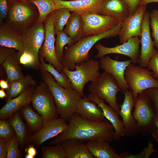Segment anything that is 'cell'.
Masks as SVG:
<instances>
[{
    "instance_id": "bcb514c9",
    "label": "cell",
    "mask_w": 158,
    "mask_h": 158,
    "mask_svg": "<svg viewBox=\"0 0 158 158\" xmlns=\"http://www.w3.org/2000/svg\"><path fill=\"white\" fill-rule=\"evenodd\" d=\"M142 0H124L128 6L129 16L133 15L135 12L140 1Z\"/></svg>"
},
{
    "instance_id": "8fae6325",
    "label": "cell",
    "mask_w": 158,
    "mask_h": 158,
    "mask_svg": "<svg viewBox=\"0 0 158 158\" xmlns=\"http://www.w3.org/2000/svg\"><path fill=\"white\" fill-rule=\"evenodd\" d=\"M80 15L83 23V37L106 32L121 23L112 17L96 13H87Z\"/></svg>"
},
{
    "instance_id": "816d5d0a",
    "label": "cell",
    "mask_w": 158,
    "mask_h": 158,
    "mask_svg": "<svg viewBox=\"0 0 158 158\" xmlns=\"http://www.w3.org/2000/svg\"><path fill=\"white\" fill-rule=\"evenodd\" d=\"M153 2H158V0H142L140 2L139 6L147 4L149 3Z\"/></svg>"
},
{
    "instance_id": "ee69618b",
    "label": "cell",
    "mask_w": 158,
    "mask_h": 158,
    "mask_svg": "<svg viewBox=\"0 0 158 158\" xmlns=\"http://www.w3.org/2000/svg\"><path fill=\"white\" fill-rule=\"evenodd\" d=\"M19 61L20 64L33 67L34 64L33 58L30 54L25 51L20 56Z\"/></svg>"
},
{
    "instance_id": "f907efd6",
    "label": "cell",
    "mask_w": 158,
    "mask_h": 158,
    "mask_svg": "<svg viewBox=\"0 0 158 158\" xmlns=\"http://www.w3.org/2000/svg\"><path fill=\"white\" fill-rule=\"evenodd\" d=\"M0 86L2 89L7 90L9 87V82L6 80L1 79L0 80Z\"/></svg>"
},
{
    "instance_id": "30bf717a",
    "label": "cell",
    "mask_w": 158,
    "mask_h": 158,
    "mask_svg": "<svg viewBox=\"0 0 158 158\" xmlns=\"http://www.w3.org/2000/svg\"><path fill=\"white\" fill-rule=\"evenodd\" d=\"M45 33L43 23L37 22L21 34L24 51L33 57L34 64L32 68L36 70L40 69L39 53L44 40Z\"/></svg>"
},
{
    "instance_id": "cb8c5ba5",
    "label": "cell",
    "mask_w": 158,
    "mask_h": 158,
    "mask_svg": "<svg viewBox=\"0 0 158 158\" xmlns=\"http://www.w3.org/2000/svg\"><path fill=\"white\" fill-rule=\"evenodd\" d=\"M0 45L17 50L20 56L24 51L21 33L7 24L1 25Z\"/></svg>"
},
{
    "instance_id": "7dc6e473",
    "label": "cell",
    "mask_w": 158,
    "mask_h": 158,
    "mask_svg": "<svg viewBox=\"0 0 158 158\" xmlns=\"http://www.w3.org/2000/svg\"><path fill=\"white\" fill-rule=\"evenodd\" d=\"M7 140L0 138V158H6Z\"/></svg>"
},
{
    "instance_id": "74e56055",
    "label": "cell",
    "mask_w": 158,
    "mask_h": 158,
    "mask_svg": "<svg viewBox=\"0 0 158 158\" xmlns=\"http://www.w3.org/2000/svg\"><path fill=\"white\" fill-rule=\"evenodd\" d=\"M150 25L155 47L158 50V10L153 9L150 13Z\"/></svg>"
},
{
    "instance_id": "db71d44e",
    "label": "cell",
    "mask_w": 158,
    "mask_h": 158,
    "mask_svg": "<svg viewBox=\"0 0 158 158\" xmlns=\"http://www.w3.org/2000/svg\"><path fill=\"white\" fill-rule=\"evenodd\" d=\"M25 158H34V157L30 154H26V155L25 156Z\"/></svg>"
},
{
    "instance_id": "f6af8a7d",
    "label": "cell",
    "mask_w": 158,
    "mask_h": 158,
    "mask_svg": "<svg viewBox=\"0 0 158 158\" xmlns=\"http://www.w3.org/2000/svg\"><path fill=\"white\" fill-rule=\"evenodd\" d=\"M8 0H0V22L2 23L8 12Z\"/></svg>"
},
{
    "instance_id": "d4e9b609",
    "label": "cell",
    "mask_w": 158,
    "mask_h": 158,
    "mask_svg": "<svg viewBox=\"0 0 158 158\" xmlns=\"http://www.w3.org/2000/svg\"><path fill=\"white\" fill-rule=\"evenodd\" d=\"M61 143L65 150L66 158H94L84 141L71 138L64 140Z\"/></svg>"
},
{
    "instance_id": "836d02e7",
    "label": "cell",
    "mask_w": 158,
    "mask_h": 158,
    "mask_svg": "<svg viewBox=\"0 0 158 158\" xmlns=\"http://www.w3.org/2000/svg\"><path fill=\"white\" fill-rule=\"evenodd\" d=\"M54 19L55 33L63 30L70 16L69 10L66 8H56L51 13Z\"/></svg>"
},
{
    "instance_id": "7c38bea8",
    "label": "cell",
    "mask_w": 158,
    "mask_h": 158,
    "mask_svg": "<svg viewBox=\"0 0 158 158\" xmlns=\"http://www.w3.org/2000/svg\"><path fill=\"white\" fill-rule=\"evenodd\" d=\"M43 23L45 26V37L39 53V57L51 63L59 72L62 73L63 66L58 60L55 50L56 39L54 19L51 14L47 16Z\"/></svg>"
},
{
    "instance_id": "6da1fadb",
    "label": "cell",
    "mask_w": 158,
    "mask_h": 158,
    "mask_svg": "<svg viewBox=\"0 0 158 158\" xmlns=\"http://www.w3.org/2000/svg\"><path fill=\"white\" fill-rule=\"evenodd\" d=\"M68 121L66 130L49 144L54 145L71 138L84 142L107 141L111 142L113 140L115 129L108 120L101 122L92 121L83 118L75 112Z\"/></svg>"
},
{
    "instance_id": "8d00e7d4",
    "label": "cell",
    "mask_w": 158,
    "mask_h": 158,
    "mask_svg": "<svg viewBox=\"0 0 158 158\" xmlns=\"http://www.w3.org/2000/svg\"><path fill=\"white\" fill-rule=\"evenodd\" d=\"M19 145V142L16 134L7 140L6 158H19L22 157L18 148Z\"/></svg>"
},
{
    "instance_id": "d6986e66",
    "label": "cell",
    "mask_w": 158,
    "mask_h": 158,
    "mask_svg": "<svg viewBox=\"0 0 158 158\" xmlns=\"http://www.w3.org/2000/svg\"><path fill=\"white\" fill-rule=\"evenodd\" d=\"M56 8H66L70 11L80 15L94 13L99 14L101 3L103 0H54Z\"/></svg>"
},
{
    "instance_id": "ba28073f",
    "label": "cell",
    "mask_w": 158,
    "mask_h": 158,
    "mask_svg": "<svg viewBox=\"0 0 158 158\" xmlns=\"http://www.w3.org/2000/svg\"><path fill=\"white\" fill-rule=\"evenodd\" d=\"M90 93L107 103L119 115L120 105L118 103L117 95L121 91L114 77L104 71L88 87Z\"/></svg>"
},
{
    "instance_id": "e575fe53",
    "label": "cell",
    "mask_w": 158,
    "mask_h": 158,
    "mask_svg": "<svg viewBox=\"0 0 158 158\" xmlns=\"http://www.w3.org/2000/svg\"><path fill=\"white\" fill-rule=\"evenodd\" d=\"M55 43V50L57 58L63 65L62 59L64 47L67 44L71 46L75 42L63 30L58 32L57 35Z\"/></svg>"
},
{
    "instance_id": "c3c4849f",
    "label": "cell",
    "mask_w": 158,
    "mask_h": 158,
    "mask_svg": "<svg viewBox=\"0 0 158 158\" xmlns=\"http://www.w3.org/2000/svg\"><path fill=\"white\" fill-rule=\"evenodd\" d=\"M26 154H30L35 157L37 154V150L33 145H30L26 147L25 149Z\"/></svg>"
},
{
    "instance_id": "4fadbf2b",
    "label": "cell",
    "mask_w": 158,
    "mask_h": 158,
    "mask_svg": "<svg viewBox=\"0 0 158 158\" xmlns=\"http://www.w3.org/2000/svg\"><path fill=\"white\" fill-rule=\"evenodd\" d=\"M140 38L138 36L131 37L126 42L114 47H107L97 43L94 45L95 47L98 51L95 57L96 59L101 58L109 54H119L129 57L130 58L132 63L138 64L140 55Z\"/></svg>"
},
{
    "instance_id": "11a10c76",
    "label": "cell",
    "mask_w": 158,
    "mask_h": 158,
    "mask_svg": "<svg viewBox=\"0 0 158 158\" xmlns=\"http://www.w3.org/2000/svg\"><path fill=\"white\" fill-rule=\"evenodd\" d=\"M25 0H8V1H25Z\"/></svg>"
},
{
    "instance_id": "f5cc1de1",
    "label": "cell",
    "mask_w": 158,
    "mask_h": 158,
    "mask_svg": "<svg viewBox=\"0 0 158 158\" xmlns=\"http://www.w3.org/2000/svg\"><path fill=\"white\" fill-rule=\"evenodd\" d=\"M7 96V94L4 90V89H1L0 90V98L3 99L6 97Z\"/></svg>"
},
{
    "instance_id": "f1b7e54d",
    "label": "cell",
    "mask_w": 158,
    "mask_h": 158,
    "mask_svg": "<svg viewBox=\"0 0 158 158\" xmlns=\"http://www.w3.org/2000/svg\"><path fill=\"white\" fill-rule=\"evenodd\" d=\"M83 23L81 15L73 12L63 31L69 36L75 43L83 37Z\"/></svg>"
},
{
    "instance_id": "83f0119b",
    "label": "cell",
    "mask_w": 158,
    "mask_h": 158,
    "mask_svg": "<svg viewBox=\"0 0 158 158\" xmlns=\"http://www.w3.org/2000/svg\"><path fill=\"white\" fill-rule=\"evenodd\" d=\"M20 56L18 51L9 56L2 64L9 83L23 77L24 76L20 66Z\"/></svg>"
},
{
    "instance_id": "8992f818",
    "label": "cell",
    "mask_w": 158,
    "mask_h": 158,
    "mask_svg": "<svg viewBox=\"0 0 158 158\" xmlns=\"http://www.w3.org/2000/svg\"><path fill=\"white\" fill-rule=\"evenodd\" d=\"M100 67L99 61L90 59L80 65H76L74 70L63 67V71L69 80L72 87L83 97L86 83L94 81L101 75L99 71Z\"/></svg>"
},
{
    "instance_id": "7402d4cb",
    "label": "cell",
    "mask_w": 158,
    "mask_h": 158,
    "mask_svg": "<svg viewBox=\"0 0 158 158\" xmlns=\"http://www.w3.org/2000/svg\"><path fill=\"white\" fill-rule=\"evenodd\" d=\"M99 14L112 17L123 22L129 16V9L124 0H103Z\"/></svg>"
},
{
    "instance_id": "9f6ffc18",
    "label": "cell",
    "mask_w": 158,
    "mask_h": 158,
    "mask_svg": "<svg viewBox=\"0 0 158 158\" xmlns=\"http://www.w3.org/2000/svg\"><path fill=\"white\" fill-rule=\"evenodd\" d=\"M64 1H70V0H62Z\"/></svg>"
},
{
    "instance_id": "e0dca14e",
    "label": "cell",
    "mask_w": 158,
    "mask_h": 158,
    "mask_svg": "<svg viewBox=\"0 0 158 158\" xmlns=\"http://www.w3.org/2000/svg\"><path fill=\"white\" fill-rule=\"evenodd\" d=\"M123 93L125 97L123 104L120 105L119 115L122 118L124 136L135 137L138 133L137 123L132 113L135 101L131 90Z\"/></svg>"
},
{
    "instance_id": "2e32d148",
    "label": "cell",
    "mask_w": 158,
    "mask_h": 158,
    "mask_svg": "<svg viewBox=\"0 0 158 158\" xmlns=\"http://www.w3.org/2000/svg\"><path fill=\"white\" fill-rule=\"evenodd\" d=\"M99 61L100 67L114 77L121 91L123 93L130 89L125 80L124 73L126 67L132 63L131 59L118 61L105 55L100 58Z\"/></svg>"
},
{
    "instance_id": "681fc988",
    "label": "cell",
    "mask_w": 158,
    "mask_h": 158,
    "mask_svg": "<svg viewBox=\"0 0 158 158\" xmlns=\"http://www.w3.org/2000/svg\"><path fill=\"white\" fill-rule=\"evenodd\" d=\"M155 123L157 129L152 134V135L155 141L158 143V115H157L156 116Z\"/></svg>"
},
{
    "instance_id": "7bdbcfd3",
    "label": "cell",
    "mask_w": 158,
    "mask_h": 158,
    "mask_svg": "<svg viewBox=\"0 0 158 158\" xmlns=\"http://www.w3.org/2000/svg\"><path fill=\"white\" fill-rule=\"evenodd\" d=\"M15 49L11 48L0 46V64L2 65L5 60L15 51Z\"/></svg>"
},
{
    "instance_id": "7a4b0ae2",
    "label": "cell",
    "mask_w": 158,
    "mask_h": 158,
    "mask_svg": "<svg viewBox=\"0 0 158 158\" xmlns=\"http://www.w3.org/2000/svg\"><path fill=\"white\" fill-rule=\"evenodd\" d=\"M121 24L120 23L112 29L102 33L83 37L73 45L67 46L64 50L63 56V67L74 70L76 65L89 60V52L92 47L101 40L118 35Z\"/></svg>"
},
{
    "instance_id": "5bb4252c",
    "label": "cell",
    "mask_w": 158,
    "mask_h": 158,
    "mask_svg": "<svg viewBox=\"0 0 158 158\" xmlns=\"http://www.w3.org/2000/svg\"><path fill=\"white\" fill-rule=\"evenodd\" d=\"M146 4L139 6L135 13L122 23L118 35L121 43L126 42L133 37H140L141 23L146 11Z\"/></svg>"
},
{
    "instance_id": "60d3db41",
    "label": "cell",
    "mask_w": 158,
    "mask_h": 158,
    "mask_svg": "<svg viewBox=\"0 0 158 158\" xmlns=\"http://www.w3.org/2000/svg\"><path fill=\"white\" fill-rule=\"evenodd\" d=\"M152 72L154 77L158 80V50L156 49L147 67Z\"/></svg>"
},
{
    "instance_id": "f35d334b",
    "label": "cell",
    "mask_w": 158,
    "mask_h": 158,
    "mask_svg": "<svg viewBox=\"0 0 158 158\" xmlns=\"http://www.w3.org/2000/svg\"><path fill=\"white\" fill-rule=\"evenodd\" d=\"M154 144L150 141L147 147H145L140 153L136 154H130L127 152H123L120 154V158H148L153 153L155 152L156 149L153 148Z\"/></svg>"
},
{
    "instance_id": "d590c367",
    "label": "cell",
    "mask_w": 158,
    "mask_h": 158,
    "mask_svg": "<svg viewBox=\"0 0 158 158\" xmlns=\"http://www.w3.org/2000/svg\"><path fill=\"white\" fill-rule=\"evenodd\" d=\"M43 158H66L65 150L61 143L41 148Z\"/></svg>"
},
{
    "instance_id": "3957f363",
    "label": "cell",
    "mask_w": 158,
    "mask_h": 158,
    "mask_svg": "<svg viewBox=\"0 0 158 158\" xmlns=\"http://www.w3.org/2000/svg\"><path fill=\"white\" fill-rule=\"evenodd\" d=\"M40 70L42 80L47 85L53 95L60 118L69 121L75 112L77 103L82 96L72 87L64 88L59 85L48 72L42 69Z\"/></svg>"
},
{
    "instance_id": "ffe728a7",
    "label": "cell",
    "mask_w": 158,
    "mask_h": 158,
    "mask_svg": "<svg viewBox=\"0 0 158 158\" xmlns=\"http://www.w3.org/2000/svg\"><path fill=\"white\" fill-rule=\"evenodd\" d=\"M36 87H32L20 95L6 101L0 109V119L6 120L10 118L20 108L31 102Z\"/></svg>"
},
{
    "instance_id": "9c48e42d",
    "label": "cell",
    "mask_w": 158,
    "mask_h": 158,
    "mask_svg": "<svg viewBox=\"0 0 158 158\" xmlns=\"http://www.w3.org/2000/svg\"><path fill=\"white\" fill-rule=\"evenodd\" d=\"M31 102L34 108L43 118L44 125L58 118L54 97L44 82H40L36 87Z\"/></svg>"
},
{
    "instance_id": "44dd1931",
    "label": "cell",
    "mask_w": 158,
    "mask_h": 158,
    "mask_svg": "<svg viewBox=\"0 0 158 158\" xmlns=\"http://www.w3.org/2000/svg\"><path fill=\"white\" fill-rule=\"evenodd\" d=\"M87 97L95 102L101 108L105 118L113 125L115 132L114 139L118 140L124 136L123 123L119 117V115L110 105L105 103L104 101L98 98L95 95L90 93Z\"/></svg>"
},
{
    "instance_id": "ac0fdd59",
    "label": "cell",
    "mask_w": 158,
    "mask_h": 158,
    "mask_svg": "<svg viewBox=\"0 0 158 158\" xmlns=\"http://www.w3.org/2000/svg\"><path fill=\"white\" fill-rule=\"evenodd\" d=\"M67 121L61 118H58L44 125L38 131L30 135L29 141L34 145L39 146L44 142L56 137L66 128Z\"/></svg>"
},
{
    "instance_id": "4dcf8cb0",
    "label": "cell",
    "mask_w": 158,
    "mask_h": 158,
    "mask_svg": "<svg viewBox=\"0 0 158 158\" xmlns=\"http://www.w3.org/2000/svg\"><path fill=\"white\" fill-rule=\"evenodd\" d=\"M9 122L15 131L20 146L23 148L29 141L30 135H28L26 127L18 111L10 117Z\"/></svg>"
},
{
    "instance_id": "4316f807",
    "label": "cell",
    "mask_w": 158,
    "mask_h": 158,
    "mask_svg": "<svg viewBox=\"0 0 158 158\" xmlns=\"http://www.w3.org/2000/svg\"><path fill=\"white\" fill-rule=\"evenodd\" d=\"M37 86L36 82L32 76L29 75L10 82L9 87L6 90V101L16 97L31 87Z\"/></svg>"
},
{
    "instance_id": "5b68a950",
    "label": "cell",
    "mask_w": 158,
    "mask_h": 158,
    "mask_svg": "<svg viewBox=\"0 0 158 158\" xmlns=\"http://www.w3.org/2000/svg\"><path fill=\"white\" fill-rule=\"evenodd\" d=\"M133 113L138 133L146 136L156 130L155 118L157 115L153 104L149 97L142 92L138 95L135 102Z\"/></svg>"
},
{
    "instance_id": "484cf974",
    "label": "cell",
    "mask_w": 158,
    "mask_h": 158,
    "mask_svg": "<svg viewBox=\"0 0 158 158\" xmlns=\"http://www.w3.org/2000/svg\"><path fill=\"white\" fill-rule=\"evenodd\" d=\"M92 155L95 158H120V154L107 141H88L86 143Z\"/></svg>"
},
{
    "instance_id": "d6a6232c",
    "label": "cell",
    "mask_w": 158,
    "mask_h": 158,
    "mask_svg": "<svg viewBox=\"0 0 158 158\" xmlns=\"http://www.w3.org/2000/svg\"><path fill=\"white\" fill-rule=\"evenodd\" d=\"M34 4L37 9L39 17L37 22L43 23L48 15L56 9L54 0H25Z\"/></svg>"
},
{
    "instance_id": "ab89813d",
    "label": "cell",
    "mask_w": 158,
    "mask_h": 158,
    "mask_svg": "<svg viewBox=\"0 0 158 158\" xmlns=\"http://www.w3.org/2000/svg\"><path fill=\"white\" fill-rule=\"evenodd\" d=\"M15 131L9 121L0 120V138L8 140L15 135Z\"/></svg>"
},
{
    "instance_id": "52a82bcc",
    "label": "cell",
    "mask_w": 158,
    "mask_h": 158,
    "mask_svg": "<svg viewBox=\"0 0 158 158\" xmlns=\"http://www.w3.org/2000/svg\"><path fill=\"white\" fill-rule=\"evenodd\" d=\"M131 63L126 68L124 73L125 80L133 92L135 101L139 95L145 90L158 88V80L148 68Z\"/></svg>"
},
{
    "instance_id": "1f68e13d",
    "label": "cell",
    "mask_w": 158,
    "mask_h": 158,
    "mask_svg": "<svg viewBox=\"0 0 158 158\" xmlns=\"http://www.w3.org/2000/svg\"><path fill=\"white\" fill-rule=\"evenodd\" d=\"M39 59L40 69L49 73L58 85L64 88L72 87L69 80L63 72L61 73L59 72L51 63H45L43 58L39 57Z\"/></svg>"
},
{
    "instance_id": "9a60e30c",
    "label": "cell",
    "mask_w": 158,
    "mask_h": 158,
    "mask_svg": "<svg viewBox=\"0 0 158 158\" xmlns=\"http://www.w3.org/2000/svg\"><path fill=\"white\" fill-rule=\"evenodd\" d=\"M150 13L148 11H145L141 23L142 32L140 39L141 47L138 64L145 67H147L156 49L150 32Z\"/></svg>"
},
{
    "instance_id": "277c9868",
    "label": "cell",
    "mask_w": 158,
    "mask_h": 158,
    "mask_svg": "<svg viewBox=\"0 0 158 158\" xmlns=\"http://www.w3.org/2000/svg\"><path fill=\"white\" fill-rule=\"evenodd\" d=\"M9 2L7 24L14 29L22 34L37 22L39 13L33 4L25 0Z\"/></svg>"
},
{
    "instance_id": "f546056e",
    "label": "cell",
    "mask_w": 158,
    "mask_h": 158,
    "mask_svg": "<svg viewBox=\"0 0 158 158\" xmlns=\"http://www.w3.org/2000/svg\"><path fill=\"white\" fill-rule=\"evenodd\" d=\"M21 108V112L25 120L29 132L35 133L40 130L44 125L42 116L35 112L29 104Z\"/></svg>"
},
{
    "instance_id": "b9f144b4",
    "label": "cell",
    "mask_w": 158,
    "mask_h": 158,
    "mask_svg": "<svg viewBox=\"0 0 158 158\" xmlns=\"http://www.w3.org/2000/svg\"><path fill=\"white\" fill-rule=\"evenodd\" d=\"M143 92L150 98L154 107L157 115H158V88H149L145 90Z\"/></svg>"
},
{
    "instance_id": "603a6c76",
    "label": "cell",
    "mask_w": 158,
    "mask_h": 158,
    "mask_svg": "<svg viewBox=\"0 0 158 158\" xmlns=\"http://www.w3.org/2000/svg\"><path fill=\"white\" fill-rule=\"evenodd\" d=\"M75 112L83 118L93 121H102L105 118L99 106L87 96L78 101Z\"/></svg>"
}]
</instances>
